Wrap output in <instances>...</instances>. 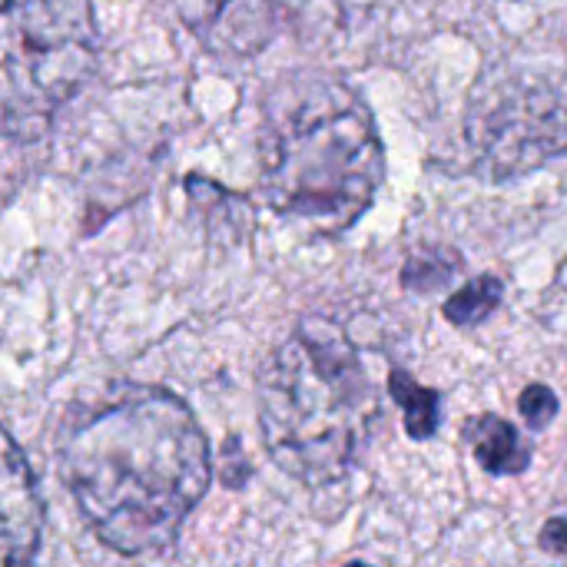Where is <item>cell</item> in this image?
Here are the masks:
<instances>
[{"label": "cell", "mask_w": 567, "mask_h": 567, "mask_svg": "<svg viewBox=\"0 0 567 567\" xmlns=\"http://www.w3.org/2000/svg\"><path fill=\"white\" fill-rule=\"evenodd\" d=\"M389 392L392 399L405 409V432L415 439V442H425L435 435L439 422H442V402H439V392L419 385L412 375H405L402 369H392L389 375Z\"/></svg>", "instance_id": "obj_7"}, {"label": "cell", "mask_w": 567, "mask_h": 567, "mask_svg": "<svg viewBox=\"0 0 567 567\" xmlns=\"http://www.w3.org/2000/svg\"><path fill=\"white\" fill-rule=\"evenodd\" d=\"M379 425V389L349 336L302 319L259 372V429L272 462L309 488L342 482Z\"/></svg>", "instance_id": "obj_3"}, {"label": "cell", "mask_w": 567, "mask_h": 567, "mask_svg": "<svg viewBox=\"0 0 567 567\" xmlns=\"http://www.w3.org/2000/svg\"><path fill=\"white\" fill-rule=\"evenodd\" d=\"M100 33L90 0H7L0 7V133L40 140L90 80Z\"/></svg>", "instance_id": "obj_4"}, {"label": "cell", "mask_w": 567, "mask_h": 567, "mask_svg": "<svg viewBox=\"0 0 567 567\" xmlns=\"http://www.w3.org/2000/svg\"><path fill=\"white\" fill-rule=\"evenodd\" d=\"M259 163L269 206L319 236L359 223L385 179L372 110L349 83L322 73H296L269 90Z\"/></svg>", "instance_id": "obj_2"}, {"label": "cell", "mask_w": 567, "mask_h": 567, "mask_svg": "<svg viewBox=\"0 0 567 567\" xmlns=\"http://www.w3.org/2000/svg\"><path fill=\"white\" fill-rule=\"evenodd\" d=\"M455 272V259H442V252H429V256H415L405 262L402 269V282L405 289H415V292H432L435 286L449 282Z\"/></svg>", "instance_id": "obj_9"}, {"label": "cell", "mask_w": 567, "mask_h": 567, "mask_svg": "<svg viewBox=\"0 0 567 567\" xmlns=\"http://www.w3.org/2000/svg\"><path fill=\"white\" fill-rule=\"evenodd\" d=\"M43 535V502L33 468L13 435L0 429V567H27Z\"/></svg>", "instance_id": "obj_5"}, {"label": "cell", "mask_w": 567, "mask_h": 567, "mask_svg": "<svg viewBox=\"0 0 567 567\" xmlns=\"http://www.w3.org/2000/svg\"><path fill=\"white\" fill-rule=\"evenodd\" d=\"M542 545L548 551H558V555H567V515L561 518H551L542 532Z\"/></svg>", "instance_id": "obj_11"}, {"label": "cell", "mask_w": 567, "mask_h": 567, "mask_svg": "<svg viewBox=\"0 0 567 567\" xmlns=\"http://www.w3.org/2000/svg\"><path fill=\"white\" fill-rule=\"evenodd\" d=\"M465 442L472 445L475 462L488 475H522L532 462V445L518 429L498 415H475L465 422Z\"/></svg>", "instance_id": "obj_6"}, {"label": "cell", "mask_w": 567, "mask_h": 567, "mask_svg": "<svg viewBox=\"0 0 567 567\" xmlns=\"http://www.w3.org/2000/svg\"><path fill=\"white\" fill-rule=\"evenodd\" d=\"M60 475L86 528L110 551L143 558L179 538L213 482V455L179 395L123 385L66 422Z\"/></svg>", "instance_id": "obj_1"}, {"label": "cell", "mask_w": 567, "mask_h": 567, "mask_svg": "<svg viewBox=\"0 0 567 567\" xmlns=\"http://www.w3.org/2000/svg\"><path fill=\"white\" fill-rule=\"evenodd\" d=\"M505 296V286L498 276H478L472 282H465L449 302H445V319L458 329H472V326H482L502 302Z\"/></svg>", "instance_id": "obj_8"}, {"label": "cell", "mask_w": 567, "mask_h": 567, "mask_svg": "<svg viewBox=\"0 0 567 567\" xmlns=\"http://www.w3.org/2000/svg\"><path fill=\"white\" fill-rule=\"evenodd\" d=\"M518 409H522V419L528 422V429L542 432V429H548V425L555 422V415H558V395H555L548 385L538 382V385H528V389L522 392Z\"/></svg>", "instance_id": "obj_10"}, {"label": "cell", "mask_w": 567, "mask_h": 567, "mask_svg": "<svg viewBox=\"0 0 567 567\" xmlns=\"http://www.w3.org/2000/svg\"><path fill=\"white\" fill-rule=\"evenodd\" d=\"M346 567H369V565H362V561H352V565H346Z\"/></svg>", "instance_id": "obj_12"}]
</instances>
